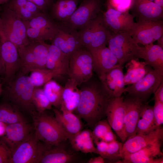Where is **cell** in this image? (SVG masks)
Segmentation results:
<instances>
[{
	"label": "cell",
	"mask_w": 163,
	"mask_h": 163,
	"mask_svg": "<svg viewBox=\"0 0 163 163\" xmlns=\"http://www.w3.org/2000/svg\"><path fill=\"white\" fill-rule=\"evenodd\" d=\"M81 85L79 101L74 112L93 129L106 115L109 102L113 97L107 92L100 81L91 82L90 79Z\"/></svg>",
	"instance_id": "cell-1"
},
{
	"label": "cell",
	"mask_w": 163,
	"mask_h": 163,
	"mask_svg": "<svg viewBox=\"0 0 163 163\" xmlns=\"http://www.w3.org/2000/svg\"><path fill=\"white\" fill-rule=\"evenodd\" d=\"M6 83L4 91L8 101L31 116L37 111L32 101L35 87L29 76L19 72Z\"/></svg>",
	"instance_id": "cell-2"
},
{
	"label": "cell",
	"mask_w": 163,
	"mask_h": 163,
	"mask_svg": "<svg viewBox=\"0 0 163 163\" xmlns=\"http://www.w3.org/2000/svg\"><path fill=\"white\" fill-rule=\"evenodd\" d=\"M31 116L34 133L40 141L54 145L68 139V136L55 117L45 113L44 111H36Z\"/></svg>",
	"instance_id": "cell-3"
},
{
	"label": "cell",
	"mask_w": 163,
	"mask_h": 163,
	"mask_svg": "<svg viewBox=\"0 0 163 163\" xmlns=\"http://www.w3.org/2000/svg\"><path fill=\"white\" fill-rule=\"evenodd\" d=\"M108 44L121 66L132 59L140 58L142 47L134 41L128 31L111 33Z\"/></svg>",
	"instance_id": "cell-4"
},
{
	"label": "cell",
	"mask_w": 163,
	"mask_h": 163,
	"mask_svg": "<svg viewBox=\"0 0 163 163\" xmlns=\"http://www.w3.org/2000/svg\"><path fill=\"white\" fill-rule=\"evenodd\" d=\"M0 25L8 38L17 48L29 43L24 21L7 6L0 16Z\"/></svg>",
	"instance_id": "cell-5"
},
{
	"label": "cell",
	"mask_w": 163,
	"mask_h": 163,
	"mask_svg": "<svg viewBox=\"0 0 163 163\" xmlns=\"http://www.w3.org/2000/svg\"><path fill=\"white\" fill-rule=\"evenodd\" d=\"M83 47L75 52L69 59L68 75L79 86L91 79L93 71L91 54Z\"/></svg>",
	"instance_id": "cell-6"
},
{
	"label": "cell",
	"mask_w": 163,
	"mask_h": 163,
	"mask_svg": "<svg viewBox=\"0 0 163 163\" xmlns=\"http://www.w3.org/2000/svg\"><path fill=\"white\" fill-rule=\"evenodd\" d=\"M0 53L6 83L11 80L20 72L21 62L17 46L0 30Z\"/></svg>",
	"instance_id": "cell-7"
},
{
	"label": "cell",
	"mask_w": 163,
	"mask_h": 163,
	"mask_svg": "<svg viewBox=\"0 0 163 163\" xmlns=\"http://www.w3.org/2000/svg\"><path fill=\"white\" fill-rule=\"evenodd\" d=\"M128 31L137 44L148 45L163 37V21H138Z\"/></svg>",
	"instance_id": "cell-8"
},
{
	"label": "cell",
	"mask_w": 163,
	"mask_h": 163,
	"mask_svg": "<svg viewBox=\"0 0 163 163\" xmlns=\"http://www.w3.org/2000/svg\"><path fill=\"white\" fill-rule=\"evenodd\" d=\"M163 81V74L152 69L139 81L125 88L124 93H127L145 102L154 93Z\"/></svg>",
	"instance_id": "cell-9"
},
{
	"label": "cell",
	"mask_w": 163,
	"mask_h": 163,
	"mask_svg": "<svg viewBox=\"0 0 163 163\" xmlns=\"http://www.w3.org/2000/svg\"><path fill=\"white\" fill-rule=\"evenodd\" d=\"M52 44L70 58L76 51L83 47L78 31L60 23Z\"/></svg>",
	"instance_id": "cell-10"
},
{
	"label": "cell",
	"mask_w": 163,
	"mask_h": 163,
	"mask_svg": "<svg viewBox=\"0 0 163 163\" xmlns=\"http://www.w3.org/2000/svg\"><path fill=\"white\" fill-rule=\"evenodd\" d=\"M101 0H84L70 18L61 23L77 30L96 17L100 13Z\"/></svg>",
	"instance_id": "cell-11"
},
{
	"label": "cell",
	"mask_w": 163,
	"mask_h": 163,
	"mask_svg": "<svg viewBox=\"0 0 163 163\" xmlns=\"http://www.w3.org/2000/svg\"><path fill=\"white\" fill-rule=\"evenodd\" d=\"M34 133L33 126L27 121L7 124L5 136L1 142L7 148L11 155L18 146L30 139Z\"/></svg>",
	"instance_id": "cell-12"
},
{
	"label": "cell",
	"mask_w": 163,
	"mask_h": 163,
	"mask_svg": "<svg viewBox=\"0 0 163 163\" xmlns=\"http://www.w3.org/2000/svg\"><path fill=\"white\" fill-rule=\"evenodd\" d=\"M124 97L112 98L110 100L106 115L109 124L123 143L126 141L124 133L125 109Z\"/></svg>",
	"instance_id": "cell-13"
},
{
	"label": "cell",
	"mask_w": 163,
	"mask_h": 163,
	"mask_svg": "<svg viewBox=\"0 0 163 163\" xmlns=\"http://www.w3.org/2000/svg\"><path fill=\"white\" fill-rule=\"evenodd\" d=\"M41 144L34 132L12 153L9 163H37Z\"/></svg>",
	"instance_id": "cell-14"
},
{
	"label": "cell",
	"mask_w": 163,
	"mask_h": 163,
	"mask_svg": "<svg viewBox=\"0 0 163 163\" xmlns=\"http://www.w3.org/2000/svg\"><path fill=\"white\" fill-rule=\"evenodd\" d=\"M163 128L161 126L154 130L143 134H137L130 137L123 144L122 159L129 154L135 152L148 145L162 140Z\"/></svg>",
	"instance_id": "cell-15"
},
{
	"label": "cell",
	"mask_w": 163,
	"mask_h": 163,
	"mask_svg": "<svg viewBox=\"0 0 163 163\" xmlns=\"http://www.w3.org/2000/svg\"><path fill=\"white\" fill-rule=\"evenodd\" d=\"M102 17L105 24L112 33L129 31L136 23L134 17L128 11H120L109 6Z\"/></svg>",
	"instance_id": "cell-16"
},
{
	"label": "cell",
	"mask_w": 163,
	"mask_h": 163,
	"mask_svg": "<svg viewBox=\"0 0 163 163\" xmlns=\"http://www.w3.org/2000/svg\"><path fill=\"white\" fill-rule=\"evenodd\" d=\"M132 14L138 21L163 20V7L149 0H131Z\"/></svg>",
	"instance_id": "cell-17"
},
{
	"label": "cell",
	"mask_w": 163,
	"mask_h": 163,
	"mask_svg": "<svg viewBox=\"0 0 163 163\" xmlns=\"http://www.w3.org/2000/svg\"><path fill=\"white\" fill-rule=\"evenodd\" d=\"M162 141L156 142L126 155L117 163H163V153L161 151Z\"/></svg>",
	"instance_id": "cell-18"
},
{
	"label": "cell",
	"mask_w": 163,
	"mask_h": 163,
	"mask_svg": "<svg viewBox=\"0 0 163 163\" xmlns=\"http://www.w3.org/2000/svg\"><path fill=\"white\" fill-rule=\"evenodd\" d=\"M92 58L93 70L99 77L110 70L120 66L118 61L106 46L88 50Z\"/></svg>",
	"instance_id": "cell-19"
},
{
	"label": "cell",
	"mask_w": 163,
	"mask_h": 163,
	"mask_svg": "<svg viewBox=\"0 0 163 163\" xmlns=\"http://www.w3.org/2000/svg\"><path fill=\"white\" fill-rule=\"evenodd\" d=\"M143 102L139 98L129 95L124 99V133L126 141L135 134L141 106Z\"/></svg>",
	"instance_id": "cell-20"
},
{
	"label": "cell",
	"mask_w": 163,
	"mask_h": 163,
	"mask_svg": "<svg viewBox=\"0 0 163 163\" xmlns=\"http://www.w3.org/2000/svg\"><path fill=\"white\" fill-rule=\"evenodd\" d=\"M61 143L50 145L41 142L37 163H68L73 161L75 155L61 146Z\"/></svg>",
	"instance_id": "cell-21"
},
{
	"label": "cell",
	"mask_w": 163,
	"mask_h": 163,
	"mask_svg": "<svg viewBox=\"0 0 163 163\" xmlns=\"http://www.w3.org/2000/svg\"><path fill=\"white\" fill-rule=\"evenodd\" d=\"M123 66H120L107 72L99 77L100 81L107 92L112 97L121 96L125 88Z\"/></svg>",
	"instance_id": "cell-22"
},
{
	"label": "cell",
	"mask_w": 163,
	"mask_h": 163,
	"mask_svg": "<svg viewBox=\"0 0 163 163\" xmlns=\"http://www.w3.org/2000/svg\"><path fill=\"white\" fill-rule=\"evenodd\" d=\"M69 59L55 46L49 45L46 68L53 72L54 78L68 75Z\"/></svg>",
	"instance_id": "cell-23"
},
{
	"label": "cell",
	"mask_w": 163,
	"mask_h": 163,
	"mask_svg": "<svg viewBox=\"0 0 163 163\" xmlns=\"http://www.w3.org/2000/svg\"><path fill=\"white\" fill-rule=\"evenodd\" d=\"M74 81L69 78L62 94L60 111L62 112L73 113L77 108L80 100V89Z\"/></svg>",
	"instance_id": "cell-24"
},
{
	"label": "cell",
	"mask_w": 163,
	"mask_h": 163,
	"mask_svg": "<svg viewBox=\"0 0 163 163\" xmlns=\"http://www.w3.org/2000/svg\"><path fill=\"white\" fill-rule=\"evenodd\" d=\"M53 112L55 118L69 138L82 130L83 126L80 118L73 113L62 112L56 109H53Z\"/></svg>",
	"instance_id": "cell-25"
},
{
	"label": "cell",
	"mask_w": 163,
	"mask_h": 163,
	"mask_svg": "<svg viewBox=\"0 0 163 163\" xmlns=\"http://www.w3.org/2000/svg\"><path fill=\"white\" fill-rule=\"evenodd\" d=\"M140 58L153 69L163 74V48L153 43L142 47Z\"/></svg>",
	"instance_id": "cell-26"
},
{
	"label": "cell",
	"mask_w": 163,
	"mask_h": 163,
	"mask_svg": "<svg viewBox=\"0 0 163 163\" xmlns=\"http://www.w3.org/2000/svg\"><path fill=\"white\" fill-rule=\"evenodd\" d=\"M126 72L124 75L125 85H132L140 80L152 69L145 61L133 59L126 63Z\"/></svg>",
	"instance_id": "cell-27"
},
{
	"label": "cell",
	"mask_w": 163,
	"mask_h": 163,
	"mask_svg": "<svg viewBox=\"0 0 163 163\" xmlns=\"http://www.w3.org/2000/svg\"><path fill=\"white\" fill-rule=\"evenodd\" d=\"M68 139L72 148L76 151L85 153H96L92 131L89 129L82 130Z\"/></svg>",
	"instance_id": "cell-28"
},
{
	"label": "cell",
	"mask_w": 163,
	"mask_h": 163,
	"mask_svg": "<svg viewBox=\"0 0 163 163\" xmlns=\"http://www.w3.org/2000/svg\"><path fill=\"white\" fill-rule=\"evenodd\" d=\"M78 0H58L53 5L51 14L62 23L67 21L77 8Z\"/></svg>",
	"instance_id": "cell-29"
},
{
	"label": "cell",
	"mask_w": 163,
	"mask_h": 163,
	"mask_svg": "<svg viewBox=\"0 0 163 163\" xmlns=\"http://www.w3.org/2000/svg\"><path fill=\"white\" fill-rule=\"evenodd\" d=\"M111 35L104 21L102 14L100 13L97 17L96 27L88 50L106 46Z\"/></svg>",
	"instance_id": "cell-30"
},
{
	"label": "cell",
	"mask_w": 163,
	"mask_h": 163,
	"mask_svg": "<svg viewBox=\"0 0 163 163\" xmlns=\"http://www.w3.org/2000/svg\"><path fill=\"white\" fill-rule=\"evenodd\" d=\"M0 121L6 124L27 121L22 112L8 101L0 104Z\"/></svg>",
	"instance_id": "cell-31"
},
{
	"label": "cell",
	"mask_w": 163,
	"mask_h": 163,
	"mask_svg": "<svg viewBox=\"0 0 163 163\" xmlns=\"http://www.w3.org/2000/svg\"><path fill=\"white\" fill-rule=\"evenodd\" d=\"M153 108L147 104H142L134 135L151 131L154 123Z\"/></svg>",
	"instance_id": "cell-32"
},
{
	"label": "cell",
	"mask_w": 163,
	"mask_h": 163,
	"mask_svg": "<svg viewBox=\"0 0 163 163\" xmlns=\"http://www.w3.org/2000/svg\"><path fill=\"white\" fill-rule=\"evenodd\" d=\"M28 45L34 56L35 69L46 68L49 45L44 41L30 40Z\"/></svg>",
	"instance_id": "cell-33"
},
{
	"label": "cell",
	"mask_w": 163,
	"mask_h": 163,
	"mask_svg": "<svg viewBox=\"0 0 163 163\" xmlns=\"http://www.w3.org/2000/svg\"><path fill=\"white\" fill-rule=\"evenodd\" d=\"M93 129L92 132L94 143L100 141L109 143L116 140V136L106 120H101L98 122Z\"/></svg>",
	"instance_id": "cell-34"
},
{
	"label": "cell",
	"mask_w": 163,
	"mask_h": 163,
	"mask_svg": "<svg viewBox=\"0 0 163 163\" xmlns=\"http://www.w3.org/2000/svg\"><path fill=\"white\" fill-rule=\"evenodd\" d=\"M23 21L26 27L41 29L54 33H56L58 29V25L42 12L28 21Z\"/></svg>",
	"instance_id": "cell-35"
},
{
	"label": "cell",
	"mask_w": 163,
	"mask_h": 163,
	"mask_svg": "<svg viewBox=\"0 0 163 163\" xmlns=\"http://www.w3.org/2000/svg\"><path fill=\"white\" fill-rule=\"evenodd\" d=\"M64 87L56 81L51 79L44 85L43 89L52 106L60 107Z\"/></svg>",
	"instance_id": "cell-36"
},
{
	"label": "cell",
	"mask_w": 163,
	"mask_h": 163,
	"mask_svg": "<svg viewBox=\"0 0 163 163\" xmlns=\"http://www.w3.org/2000/svg\"><path fill=\"white\" fill-rule=\"evenodd\" d=\"M18 49L21 62L20 72L27 75L35 69L34 54L28 44L18 47Z\"/></svg>",
	"instance_id": "cell-37"
},
{
	"label": "cell",
	"mask_w": 163,
	"mask_h": 163,
	"mask_svg": "<svg viewBox=\"0 0 163 163\" xmlns=\"http://www.w3.org/2000/svg\"><path fill=\"white\" fill-rule=\"evenodd\" d=\"M29 76L35 88H40L54 77L53 72L47 68L36 69Z\"/></svg>",
	"instance_id": "cell-38"
},
{
	"label": "cell",
	"mask_w": 163,
	"mask_h": 163,
	"mask_svg": "<svg viewBox=\"0 0 163 163\" xmlns=\"http://www.w3.org/2000/svg\"><path fill=\"white\" fill-rule=\"evenodd\" d=\"M32 101L36 110L39 113L52 108V106L44 93L43 88H35Z\"/></svg>",
	"instance_id": "cell-39"
},
{
	"label": "cell",
	"mask_w": 163,
	"mask_h": 163,
	"mask_svg": "<svg viewBox=\"0 0 163 163\" xmlns=\"http://www.w3.org/2000/svg\"><path fill=\"white\" fill-rule=\"evenodd\" d=\"M123 144L116 140L108 143L104 152L100 156L110 161L118 162L123 158L122 155Z\"/></svg>",
	"instance_id": "cell-40"
},
{
	"label": "cell",
	"mask_w": 163,
	"mask_h": 163,
	"mask_svg": "<svg viewBox=\"0 0 163 163\" xmlns=\"http://www.w3.org/2000/svg\"><path fill=\"white\" fill-rule=\"evenodd\" d=\"M97 17L89 21L78 31L83 46L87 49L88 48L91 41L97 23Z\"/></svg>",
	"instance_id": "cell-41"
},
{
	"label": "cell",
	"mask_w": 163,
	"mask_h": 163,
	"mask_svg": "<svg viewBox=\"0 0 163 163\" xmlns=\"http://www.w3.org/2000/svg\"><path fill=\"white\" fill-rule=\"evenodd\" d=\"M27 37L30 40L44 41L52 40L56 34L42 29L26 27Z\"/></svg>",
	"instance_id": "cell-42"
},
{
	"label": "cell",
	"mask_w": 163,
	"mask_h": 163,
	"mask_svg": "<svg viewBox=\"0 0 163 163\" xmlns=\"http://www.w3.org/2000/svg\"><path fill=\"white\" fill-rule=\"evenodd\" d=\"M153 107L154 123L151 131L161 126L163 123V103L157 99H154Z\"/></svg>",
	"instance_id": "cell-43"
},
{
	"label": "cell",
	"mask_w": 163,
	"mask_h": 163,
	"mask_svg": "<svg viewBox=\"0 0 163 163\" xmlns=\"http://www.w3.org/2000/svg\"><path fill=\"white\" fill-rule=\"evenodd\" d=\"M13 10L24 21H28L35 16L34 14L27 9L25 7L18 8Z\"/></svg>",
	"instance_id": "cell-44"
},
{
	"label": "cell",
	"mask_w": 163,
	"mask_h": 163,
	"mask_svg": "<svg viewBox=\"0 0 163 163\" xmlns=\"http://www.w3.org/2000/svg\"><path fill=\"white\" fill-rule=\"evenodd\" d=\"M10 153L6 146L0 142V163H9Z\"/></svg>",
	"instance_id": "cell-45"
},
{
	"label": "cell",
	"mask_w": 163,
	"mask_h": 163,
	"mask_svg": "<svg viewBox=\"0 0 163 163\" xmlns=\"http://www.w3.org/2000/svg\"><path fill=\"white\" fill-rule=\"evenodd\" d=\"M25 7L35 16L41 13V10L36 5L29 1H27Z\"/></svg>",
	"instance_id": "cell-46"
},
{
	"label": "cell",
	"mask_w": 163,
	"mask_h": 163,
	"mask_svg": "<svg viewBox=\"0 0 163 163\" xmlns=\"http://www.w3.org/2000/svg\"><path fill=\"white\" fill-rule=\"evenodd\" d=\"M27 0H10L8 7L14 10L16 8L25 7Z\"/></svg>",
	"instance_id": "cell-47"
},
{
	"label": "cell",
	"mask_w": 163,
	"mask_h": 163,
	"mask_svg": "<svg viewBox=\"0 0 163 163\" xmlns=\"http://www.w3.org/2000/svg\"><path fill=\"white\" fill-rule=\"evenodd\" d=\"M154 99H157L163 103V81L154 93Z\"/></svg>",
	"instance_id": "cell-48"
},
{
	"label": "cell",
	"mask_w": 163,
	"mask_h": 163,
	"mask_svg": "<svg viewBox=\"0 0 163 163\" xmlns=\"http://www.w3.org/2000/svg\"><path fill=\"white\" fill-rule=\"evenodd\" d=\"M36 5L41 10L45 9L48 5L45 0H27Z\"/></svg>",
	"instance_id": "cell-49"
},
{
	"label": "cell",
	"mask_w": 163,
	"mask_h": 163,
	"mask_svg": "<svg viewBox=\"0 0 163 163\" xmlns=\"http://www.w3.org/2000/svg\"><path fill=\"white\" fill-rule=\"evenodd\" d=\"M104 158L102 156H100L91 158L88 161L89 163H104Z\"/></svg>",
	"instance_id": "cell-50"
},
{
	"label": "cell",
	"mask_w": 163,
	"mask_h": 163,
	"mask_svg": "<svg viewBox=\"0 0 163 163\" xmlns=\"http://www.w3.org/2000/svg\"><path fill=\"white\" fill-rule=\"evenodd\" d=\"M6 125L0 121V136L5 134Z\"/></svg>",
	"instance_id": "cell-51"
},
{
	"label": "cell",
	"mask_w": 163,
	"mask_h": 163,
	"mask_svg": "<svg viewBox=\"0 0 163 163\" xmlns=\"http://www.w3.org/2000/svg\"><path fill=\"white\" fill-rule=\"evenodd\" d=\"M4 75V69L1 55L0 45V75L3 77Z\"/></svg>",
	"instance_id": "cell-52"
},
{
	"label": "cell",
	"mask_w": 163,
	"mask_h": 163,
	"mask_svg": "<svg viewBox=\"0 0 163 163\" xmlns=\"http://www.w3.org/2000/svg\"><path fill=\"white\" fill-rule=\"evenodd\" d=\"M157 44L161 47L163 48V37H162L157 40Z\"/></svg>",
	"instance_id": "cell-53"
},
{
	"label": "cell",
	"mask_w": 163,
	"mask_h": 163,
	"mask_svg": "<svg viewBox=\"0 0 163 163\" xmlns=\"http://www.w3.org/2000/svg\"><path fill=\"white\" fill-rule=\"evenodd\" d=\"M9 0H0V5L7 3Z\"/></svg>",
	"instance_id": "cell-54"
},
{
	"label": "cell",
	"mask_w": 163,
	"mask_h": 163,
	"mask_svg": "<svg viewBox=\"0 0 163 163\" xmlns=\"http://www.w3.org/2000/svg\"><path fill=\"white\" fill-rule=\"evenodd\" d=\"M2 85H1V81L0 80V94H1V93L2 92Z\"/></svg>",
	"instance_id": "cell-55"
},
{
	"label": "cell",
	"mask_w": 163,
	"mask_h": 163,
	"mask_svg": "<svg viewBox=\"0 0 163 163\" xmlns=\"http://www.w3.org/2000/svg\"><path fill=\"white\" fill-rule=\"evenodd\" d=\"M47 5H49L51 2V0H45Z\"/></svg>",
	"instance_id": "cell-56"
}]
</instances>
